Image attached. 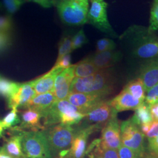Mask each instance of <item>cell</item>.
Masks as SVG:
<instances>
[{"mask_svg": "<svg viewBox=\"0 0 158 158\" xmlns=\"http://www.w3.org/2000/svg\"><path fill=\"white\" fill-rule=\"evenodd\" d=\"M116 78L113 69L98 70L97 73L85 77L74 78L70 92L99 94L108 97L115 89Z\"/></svg>", "mask_w": 158, "mask_h": 158, "instance_id": "6da1fadb", "label": "cell"}, {"mask_svg": "<svg viewBox=\"0 0 158 158\" xmlns=\"http://www.w3.org/2000/svg\"><path fill=\"white\" fill-rule=\"evenodd\" d=\"M85 117L77 108L66 100H56L42 114L44 126L48 128L55 125L72 126L77 124Z\"/></svg>", "mask_w": 158, "mask_h": 158, "instance_id": "7a4b0ae2", "label": "cell"}, {"mask_svg": "<svg viewBox=\"0 0 158 158\" xmlns=\"http://www.w3.org/2000/svg\"><path fill=\"white\" fill-rule=\"evenodd\" d=\"M76 127L57 124L44 131L52 156L57 157L62 151L70 147L76 134Z\"/></svg>", "mask_w": 158, "mask_h": 158, "instance_id": "3957f363", "label": "cell"}, {"mask_svg": "<svg viewBox=\"0 0 158 158\" xmlns=\"http://www.w3.org/2000/svg\"><path fill=\"white\" fill-rule=\"evenodd\" d=\"M20 131L23 152L26 158H52L44 131Z\"/></svg>", "mask_w": 158, "mask_h": 158, "instance_id": "277c9868", "label": "cell"}, {"mask_svg": "<svg viewBox=\"0 0 158 158\" xmlns=\"http://www.w3.org/2000/svg\"><path fill=\"white\" fill-rule=\"evenodd\" d=\"M59 15L64 23L81 25L87 23L89 6L80 4L76 0H52Z\"/></svg>", "mask_w": 158, "mask_h": 158, "instance_id": "5b68a950", "label": "cell"}, {"mask_svg": "<svg viewBox=\"0 0 158 158\" xmlns=\"http://www.w3.org/2000/svg\"><path fill=\"white\" fill-rule=\"evenodd\" d=\"M121 144L131 149L138 158L145 154V135L131 119L123 121L120 124Z\"/></svg>", "mask_w": 158, "mask_h": 158, "instance_id": "8992f818", "label": "cell"}, {"mask_svg": "<svg viewBox=\"0 0 158 158\" xmlns=\"http://www.w3.org/2000/svg\"><path fill=\"white\" fill-rule=\"evenodd\" d=\"M152 32H137L132 40V54L140 59H153L158 57V38Z\"/></svg>", "mask_w": 158, "mask_h": 158, "instance_id": "52a82bcc", "label": "cell"}, {"mask_svg": "<svg viewBox=\"0 0 158 158\" xmlns=\"http://www.w3.org/2000/svg\"><path fill=\"white\" fill-rule=\"evenodd\" d=\"M90 7L87 14V23L102 32L115 38L117 34L108 21V4L104 0H90Z\"/></svg>", "mask_w": 158, "mask_h": 158, "instance_id": "ba28073f", "label": "cell"}, {"mask_svg": "<svg viewBox=\"0 0 158 158\" xmlns=\"http://www.w3.org/2000/svg\"><path fill=\"white\" fill-rule=\"evenodd\" d=\"M101 126L97 125L81 124L76 127V134L68 152L63 158H83L85 156L87 142L91 134L100 130Z\"/></svg>", "mask_w": 158, "mask_h": 158, "instance_id": "9c48e42d", "label": "cell"}, {"mask_svg": "<svg viewBox=\"0 0 158 158\" xmlns=\"http://www.w3.org/2000/svg\"><path fill=\"white\" fill-rule=\"evenodd\" d=\"M107 96L99 94L69 92L66 100L77 108L80 112L85 114L98 104L107 101Z\"/></svg>", "mask_w": 158, "mask_h": 158, "instance_id": "30bf717a", "label": "cell"}, {"mask_svg": "<svg viewBox=\"0 0 158 158\" xmlns=\"http://www.w3.org/2000/svg\"><path fill=\"white\" fill-rule=\"evenodd\" d=\"M117 112L109 104V101L103 102L91 109L85 114L84 122L85 125H97L104 126Z\"/></svg>", "mask_w": 158, "mask_h": 158, "instance_id": "8fae6325", "label": "cell"}, {"mask_svg": "<svg viewBox=\"0 0 158 158\" xmlns=\"http://www.w3.org/2000/svg\"><path fill=\"white\" fill-rule=\"evenodd\" d=\"M101 145L103 148L118 150L121 145L120 124L117 115L110 119L102 128Z\"/></svg>", "mask_w": 158, "mask_h": 158, "instance_id": "7c38bea8", "label": "cell"}, {"mask_svg": "<svg viewBox=\"0 0 158 158\" xmlns=\"http://www.w3.org/2000/svg\"><path fill=\"white\" fill-rule=\"evenodd\" d=\"M75 64L65 69L59 74L55 79L53 93L57 100L67 99L72 83L75 77Z\"/></svg>", "mask_w": 158, "mask_h": 158, "instance_id": "4fadbf2b", "label": "cell"}, {"mask_svg": "<svg viewBox=\"0 0 158 158\" xmlns=\"http://www.w3.org/2000/svg\"><path fill=\"white\" fill-rule=\"evenodd\" d=\"M36 94L32 81L21 83L16 93L8 98V106L12 109H23Z\"/></svg>", "mask_w": 158, "mask_h": 158, "instance_id": "5bb4252c", "label": "cell"}, {"mask_svg": "<svg viewBox=\"0 0 158 158\" xmlns=\"http://www.w3.org/2000/svg\"><path fill=\"white\" fill-rule=\"evenodd\" d=\"M148 92L158 83V57L145 63L140 69L139 77Z\"/></svg>", "mask_w": 158, "mask_h": 158, "instance_id": "9a60e30c", "label": "cell"}, {"mask_svg": "<svg viewBox=\"0 0 158 158\" xmlns=\"http://www.w3.org/2000/svg\"><path fill=\"white\" fill-rule=\"evenodd\" d=\"M142 102L134 97L124 89L119 94L109 101V104L117 113L135 110Z\"/></svg>", "mask_w": 158, "mask_h": 158, "instance_id": "2e32d148", "label": "cell"}, {"mask_svg": "<svg viewBox=\"0 0 158 158\" xmlns=\"http://www.w3.org/2000/svg\"><path fill=\"white\" fill-rule=\"evenodd\" d=\"M21 124L17 128L20 130H29V131H38L45 129L41 124L40 119L42 118V114L32 109H25L20 113Z\"/></svg>", "mask_w": 158, "mask_h": 158, "instance_id": "e0dca14e", "label": "cell"}, {"mask_svg": "<svg viewBox=\"0 0 158 158\" xmlns=\"http://www.w3.org/2000/svg\"><path fill=\"white\" fill-rule=\"evenodd\" d=\"M63 70L62 68L53 66L48 73L32 81L36 94H40L53 91L55 79Z\"/></svg>", "mask_w": 158, "mask_h": 158, "instance_id": "ac0fdd59", "label": "cell"}, {"mask_svg": "<svg viewBox=\"0 0 158 158\" xmlns=\"http://www.w3.org/2000/svg\"><path fill=\"white\" fill-rule=\"evenodd\" d=\"M12 134L6 139L3 146L6 152L13 158H26L22 147V134L19 129L12 127Z\"/></svg>", "mask_w": 158, "mask_h": 158, "instance_id": "d6986e66", "label": "cell"}, {"mask_svg": "<svg viewBox=\"0 0 158 158\" xmlns=\"http://www.w3.org/2000/svg\"><path fill=\"white\" fill-rule=\"evenodd\" d=\"M90 57L91 60L98 70L113 67L121 60V53L119 51H106L95 53Z\"/></svg>", "mask_w": 158, "mask_h": 158, "instance_id": "ffe728a7", "label": "cell"}, {"mask_svg": "<svg viewBox=\"0 0 158 158\" xmlns=\"http://www.w3.org/2000/svg\"><path fill=\"white\" fill-rule=\"evenodd\" d=\"M56 100L53 91L36 94V96L28 102L23 110L28 108L32 109L39 111L42 115L43 113L51 107Z\"/></svg>", "mask_w": 158, "mask_h": 158, "instance_id": "44dd1931", "label": "cell"}, {"mask_svg": "<svg viewBox=\"0 0 158 158\" xmlns=\"http://www.w3.org/2000/svg\"><path fill=\"white\" fill-rule=\"evenodd\" d=\"M85 155L89 158H119L117 150L102 147L100 139H96L91 143Z\"/></svg>", "mask_w": 158, "mask_h": 158, "instance_id": "7402d4cb", "label": "cell"}, {"mask_svg": "<svg viewBox=\"0 0 158 158\" xmlns=\"http://www.w3.org/2000/svg\"><path fill=\"white\" fill-rule=\"evenodd\" d=\"M98 70L88 57L75 64L74 76L76 77H85L97 73Z\"/></svg>", "mask_w": 158, "mask_h": 158, "instance_id": "603a6c76", "label": "cell"}, {"mask_svg": "<svg viewBox=\"0 0 158 158\" xmlns=\"http://www.w3.org/2000/svg\"><path fill=\"white\" fill-rule=\"evenodd\" d=\"M135 110V114L131 119L138 127L152 121L149 106L145 102H143Z\"/></svg>", "mask_w": 158, "mask_h": 158, "instance_id": "cb8c5ba5", "label": "cell"}, {"mask_svg": "<svg viewBox=\"0 0 158 158\" xmlns=\"http://www.w3.org/2000/svg\"><path fill=\"white\" fill-rule=\"evenodd\" d=\"M124 89L136 99L143 102L145 99V89L144 84L140 78L133 80L125 85Z\"/></svg>", "mask_w": 158, "mask_h": 158, "instance_id": "d4e9b609", "label": "cell"}, {"mask_svg": "<svg viewBox=\"0 0 158 158\" xmlns=\"http://www.w3.org/2000/svg\"><path fill=\"white\" fill-rule=\"evenodd\" d=\"M21 83L12 81L0 74V96L10 98L16 93Z\"/></svg>", "mask_w": 158, "mask_h": 158, "instance_id": "484cf974", "label": "cell"}, {"mask_svg": "<svg viewBox=\"0 0 158 158\" xmlns=\"http://www.w3.org/2000/svg\"><path fill=\"white\" fill-rule=\"evenodd\" d=\"M19 123L21 118L18 115L17 108H13L4 118L0 120V125L4 130L12 128Z\"/></svg>", "mask_w": 158, "mask_h": 158, "instance_id": "4316f807", "label": "cell"}, {"mask_svg": "<svg viewBox=\"0 0 158 158\" xmlns=\"http://www.w3.org/2000/svg\"><path fill=\"white\" fill-rule=\"evenodd\" d=\"M72 52V38L69 36L63 37L59 44L58 56L56 61L60 59L64 56L70 54Z\"/></svg>", "mask_w": 158, "mask_h": 158, "instance_id": "83f0119b", "label": "cell"}, {"mask_svg": "<svg viewBox=\"0 0 158 158\" xmlns=\"http://www.w3.org/2000/svg\"><path fill=\"white\" fill-rule=\"evenodd\" d=\"M142 132L147 136L148 139L153 138L158 136V121L152 122L142 125L140 126Z\"/></svg>", "mask_w": 158, "mask_h": 158, "instance_id": "f1b7e54d", "label": "cell"}, {"mask_svg": "<svg viewBox=\"0 0 158 158\" xmlns=\"http://www.w3.org/2000/svg\"><path fill=\"white\" fill-rule=\"evenodd\" d=\"M149 23V31L152 32L153 31H158V0H153V1Z\"/></svg>", "mask_w": 158, "mask_h": 158, "instance_id": "f546056e", "label": "cell"}, {"mask_svg": "<svg viewBox=\"0 0 158 158\" xmlns=\"http://www.w3.org/2000/svg\"><path fill=\"white\" fill-rule=\"evenodd\" d=\"M25 2V0H2V4L8 15H11L15 13Z\"/></svg>", "mask_w": 158, "mask_h": 158, "instance_id": "4dcf8cb0", "label": "cell"}, {"mask_svg": "<svg viewBox=\"0 0 158 158\" xmlns=\"http://www.w3.org/2000/svg\"><path fill=\"white\" fill-rule=\"evenodd\" d=\"M116 48V44L111 39L102 38L98 40L96 45V53L106 51H113Z\"/></svg>", "mask_w": 158, "mask_h": 158, "instance_id": "1f68e13d", "label": "cell"}, {"mask_svg": "<svg viewBox=\"0 0 158 158\" xmlns=\"http://www.w3.org/2000/svg\"><path fill=\"white\" fill-rule=\"evenodd\" d=\"M88 42L83 29H80L72 38V50L74 51L82 47Z\"/></svg>", "mask_w": 158, "mask_h": 158, "instance_id": "d6a6232c", "label": "cell"}, {"mask_svg": "<svg viewBox=\"0 0 158 158\" xmlns=\"http://www.w3.org/2000/svg\"><path fill=\"white\" fill-rule=\"evenodd\" d=\"M13 27L11 15L0 16V32H11Z\"/></svg>", "mask_w": 158, "mask_h": 158, "instance_id": "836d02e7", "label": "cell"}, {"mask_svg": "<svg viewBox=\"0 0 158 158\" xmlns=\"http://www.w3.org/2000/svg\"><path fill=\"white\" fill-rule=\"evenodd\" d=\"M11 42V32H0V54L10 46Z\"/></svg>", "mask_w": 158, "mask_h": 158, "instance_id": "e575fe53", "label": "cell"}, {"mask_svg": "<svg viewBox=\"0 0 158 158\" xmlns=\"http://www.w3.org/2000/svg\"><path fill=\"white\" fill-rule=\"evenodd\" d=\"M145 102L149 106L152 105L158 101V83L154 85L147 92L145 96Z\"/></svg>", "mask_w": 158, "mask_h": 158, "instance_id": "d590c367", "label": "cell"}, {"mask_svg": "<svg viewBox=\"0 0 158 158\" xmlns=\"http://www.w3.org/2000/svg\"><path fill=\"white\" fill-rule=\"evenodd\" d=\"M117 151L119 158H138L131 149L122 144L118 149Z\"/></svg>", "mask_w": 158, "mask_h": 158, "instance_id": "8d00e7d4", "label": "cell"}, {"mask_svg": "<svg viewBox=\"0 0 158 158\" xmlns=\"http://www.w3.org/2000/svg\"><path fill=\"white\" fill-rule=\"evenodd\" d=\"M71 66V56L70 54H68L56 61L54 67H59L65 69L70 67Z\"/></svg>", "mask_w": 158, "mask_h": 158, "instance_id": "74e56055", "label": "cell"}, {"mask_svg": "<svg viewBox=\"0 0 158 158\" xmlns=\"http://www.w3.org/2000/svg\"><path fill=\"white\" fill-rule=\"evenodd\" d=\"M148 149L150 153L158 155V136L148 139Z\"/></svg>", "mask_w": 158, "mask_h": 158, "instance_id": "f35d334b", "label": "cell"}, {"mask_svg": "<svg viewBox=\"0 0 158 158\" xmlns=\"http://www.w3.org/2000/svg\"><path fill=\"white\" fill-rule=\"evenodd\" d=\"M26 2L32 1L37 3L44 8H51L53 5L52 0H25Z\"/></svg>", "mask_w": 158, "mask_h": 158, "instance_id": "ab89813d", "label": "cell"}, {"mask_svg": "<svg viewBox=\"0 0 158 158\" xmlns=\"http://www.w3.org/2000/svg\"><path fill=\"white\" fill-rule=\"evenodd\" d=\"M149 109L152 121H158V102L149 106Z\"/></svg>", "mask_w": 158, "mask_h": 158, "instance_id": "60d3db41", "label": "cell"}, {"mask_svg": "<svg viewBox=\"0 0 158 158\" xmlns=\"http://www.w3.org/2000/svg\"><path fill=\"white\" fill-rule=\"evenodd\" d=\"M0 158H13L10 155H9L3 148V147L0 149Z\"/></svg>", "mask_w": 158, "mask_h": 158, "instance_id": "b9f144b4", "label": "cell"}, {"mask_svg": "<svg viewBox=\"0 0 158 158\" xmlns=\"http://www.w3.org/2000/svg\"><path fill=\"white\" fill-rule=\"evenodd\" d=\"M142 158H158V155L153 153H145Z\"/></svg>", "mask_w": 158, "mask_h": 158, "instance_id": "7bdbcfd3", "label": "cell"}, {"mask_svg": "<svg viewBox=\"0 0 158 158\" xmlns=\"http://www.w3.org/2000/svg\"><path fill=\"white\" fill-rule=\"evenodd\" d=\"M76 1H77L81 5L89 6V0H76Z\"/></svg>", "mask_w": 158, "mask_h": 158, "instance_id": "ee69618b", "label": "cell"}, {"mask_svg": "<svg viewBox=\"0 0 158 158\" xmlns=\"http://www.w3.org/2000/svg\"><path fill=\"white\" fill-rule=\"evenodd\" d=\"M3 128L1 127V125H0V138L2 136V132H3ZM0 149H1V148H0Z\"/></svg>", "mask_w": 158, "mask_h": 158, "instance_id": "f6af8a7d", "label": "cell"}, {"mask_svg": "<svg viewBox=\"0 0 158 158\" xmlns=\"http://www.w3.org/2000/svg\"><path fill=\"white\" fill-rule=\"evenodd\" d=\"M2 6H2V4L0 2V11L1 10V9H2Z\"/></svg>", "mask_w": 158, "mask_h": 158, "instance_id": "bcb514c9", "label": "cell"}]
</instances>
